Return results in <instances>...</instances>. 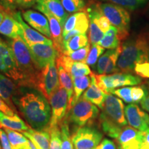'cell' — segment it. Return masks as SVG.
<instances>
[{
  "mask_svg": "<svg viewBox=\"0 0 149 149\" xmlns=\"http://www.w3.org/2000/svg\"><path fill=\"white\" fill-rule=\"evenodd\" d=\"M13 100L17 113L29 126L40 131L47 129L51 119V108L40 91L18 85Z\"/></svg>",
  "mask_w": 149,
  "mask_h": 149,
  "instance_id": "6da1fadb",
  "label": "cell"
},
{
  "mask_svg": "<svg viewBox=\"0 0 149 149\" xmlns=\"http://www.w3.org/2000/svg\"><path fill=\"white\" fill-rule=\"evenodd\" d=\"M149 61V42L144 35H138L126 41L117 61L119 71L130 73L138 63Z\"/></svg>",
  "mask_w": 149,
  "mask_h": 149,
  "instance_id": "7a4b0ae2",
  "label": "cell"
},
{
  "mask_svg": "<svg viewBox=\"0 0 149 149\" xmlns=\"http://www.w3.org/2000/svg\"><path fill=\"white\" fill-rule=\"evenodd\" d=\"M11 49L19 71L22 74L23 80L19 86L35 88L38 69L33 61L28 46L20 37L10 42Z\"/></svg>",
  "mask_w": 149,
  "mask_h": 149,
  "instance_id": "3957f363",
  "label": "cell"
},
{
  "mask_svg": "<svg viewBox=\"0 0 149 149\" xmlns=\"http://www.w3.org/2000/svg\"><path fill=\"white\" fill-rule=\"evenodd\" d=\"M100 115V110L97 106L83 98L77 102L67 111L64 120L77 127L91 125Z\"/></svg>",
  "mask_w": 149,
  "mask_h": 149,
  "instance_id": "277c9868",
  "label": "cell"
},
{
  "mask_svg": "<svg viewBox=\"0 0 149 149\" xmlns=\"http://www.w3.org/2000/svg\"><path fill=\"white\" fill-rule=\"evenodd\" d=\"M100 12L107 17L111 25L118 30L120 40L128 35L130 25V16L126 8L109 2L97 4Z\"/></svg>",
  "mask_w": 149,
  "mask_h": 149,
  "instance_id": "5b68a950",
  "label": "cell"
},
{
  "mask_svg": "<svg viewBox=\"0 0 149 149\" xmlns=\"http://www.w3.org/2000/svg\"><path fill=\"white\" fill-rule=\"evenodd\" d=\"M98 86L106 93H111L115 88L138 85L141 79L130 73L116 72L111 74H95Z\"/></svg>",
  "mask_w": 149,
  "mask_h": 149,
  "instance_id": "8992f818",
  "label": "cell"
},
{
  "mask_svg": "<svg viewBox=\"0 0 149 149\" xmlns=\"http://www.w3.org/2000/svg\"><path fill=\"white\" fill-rule=\"evenodd\" d=\"M59 86L60 83L57 65L55 61H52L39 72L35 83V88L40 91L48 100L52 93L57 90Z\"/></svg>",
  "mask_w": 149,
  "mask_h": 149,
  "instance_id": "52a82bcc",
  "label": "cell"
},
{
  "mask_svg": "<svg viewBox=\"0 0 149 149\" xmlns=\"http://www.w3.org/2000/svg\"><path fill=\"white\" fill-rule=\"evenodd\" d=\"M48 100L51 105L52 114L48 128L59 126L64 120L68 111V93L63 87L59 86L58 88L52 93Z\"/></svg>",
  "mask_w": 149,
  "mask_h": 149,
  "instance_id": "ba28073f",
  "label": "cell"
},
{
  "mask_svg": "<svg viewBox=\"0 0 149 149\" xmlns=\"http://www.w3.org/2000/svg\"><path fill=\"white\" fill-rule=\"evenodd\" d=\"M103 138V134L91 125L78 128L72 135L74 149H95Z\"/></svg>",
  "mask_w": 149,
  "mask_h": 149,
  "instance_id": "9c48e42d",
  "label": "cell"
},
{
  "mask_svg": "<svg viewBox=\"0 0 149 149\" xmlns=\"http://www.w3.org/2000/svg\"><path fill=\"white\" fill-rule=\"evenodd\" d=\"M124 103L120 98L111 93H106L105 100L100 115L121 127H125L128 122L126 119Z\"/></svg>",
  "mask_w": 149,
  "mask_h": 149,
  "instance_id": "30bf717a",
  "label": "cell"
},
{
  "mask_svg": "<svg viewBox=\"0 0 149 149\" xmlns=\"http://www.w3.org/2000/svg\"><path fill=\"white\" fill-rule=\"evenodd\" d=\"M27 46L39 70H42L52 61H55L59 55V51L54 46L46 44H35Z\"/></svg>",
  "mask_w": 149,
  "mask_h": 149,
  "instance_id": "8fae6325",
  "label": "cell"
},
{
  "mask_svg": "<svg viewBox=\"0 0 149 149\" xmlns=\"http://www.w3.org/2000/svg\"><path fill=\"white\" fill-rule=\"evenodd\" d=\"M15 19L19 23L22 28V32L20 34V37L26 44V45L35 44H46L48 45L53 46V42L49 38L41 34L36 30L30 27L27 24L24 22L20 12L10 13Z\"/></svg>",
  "mask_w": 149,
  "mask_h": 149,
  "instance_id": "7c38bea8",
  "label": "cell"
},
{
  "mask_svg": "<svg viewBox=\"0 0 149 149\" xmlns=\"http://www.w3.org/2000/svg\"><path fill=\"white\" fill-rule=\"evenodd\" d=\"M126 119L129 125L141 132L149 128V115L137 104H129L124 109Z\"/></svg>",
  "mask_w": 149,
  "mask_h": 149,
  "instance_id": "4fadbf2b",
  "label": "cell"
},
{
  "mask_svg": "<svg viewBox=\"0 0 149 149\" xmlns=\"http://www.w3.org/2000/svg\"><path fill=\"white\" fill-rule=\"evenodd\" d=\"M116 139L118 149H140L144 141V135L143 132L135 128L125 126Z\"/></svg>",
  "mask_w": 149,
  "mask_h": 149,
  "instance_id": "5bb4252c",
  "label": "cell"
},
{
  "mask_svg": "<svg viewBox=\"0 0 149 149\" xmlns=\"http://www.w3.org/2000/svg\"><path fill=\"white\" fill-rule=\"evenodd\" d=\"M35 8L41 11L47 17L50 25V30H51V38L53 39V46L57 51H59V55L62 53L63 50V32L62 27L60 23L57 18L49 12L45 7L42 5L37 4L35 6Z\"/></svg>",
  "mask_w": 149,
  "mask_h": 149,
  "instance_id": "9a60e30c",
  "label": "cell"
},
{
  "mask_svg": "<svg viewBox=\"0 0 149 149\" xmlns=\"http://www.w3.org/2000/svg\"><path fill=\"white\" fill-rule=\"evenodd\" d=\"M22 15L24 20L33 29L48 38H51L49 22L45 15L32 10L24 11Z\"/></svg>",
  "mask_w": 149,
  "mask_h": 149,
  "instance_id": "2e32d148",
  "label": "cell"
},
{
  "mask_svg": "<svg viewBox=\"0 0 149 149\" xmlns=\"http://www.w3.org/2000/svg\"><path fill=\"white\" fill-rule=\"evenodd\" d=\"M89 29V17L85 12H79L69 16L63 26V36L72 30H77L81 34H86Z\"/></svg>",
  "mask_w": 149,
  "mask_h": 149,
  "instance_id": "e0dca14e",
  "label": "cell"
},
{
  "mask_svg": "<svg viewBox=\"0 0 149 149\" xmlns=\"http://www.w3.org/2000/svg\"><path fill=\"white\" fill-rule=\"evenodd\" d=\"M17 86L13 80L0 72V97L17 114L18 113L13 100Z\"/></svg>",
  "mask_w": 149,
  "mask_h": 149,
  "instance_id": "ac0fdd59",
  "label": "cell"
},
{
  "mask_svg": "<svg viewBox=\"0 0 149 149\" xmlns=\"http://www.w3.org/2000/svg\"><path fill=\"white\" fill-rule=\"evenodd\" d=\"M91 78V82L89 87L87 88L86 91H84L83 93L81 98L84 99L87 101L91 102V103L95 104L102 109L103 105L105 100L106 93L104 92L100 87L98 86L97 84L96 81L95 74L91 73L90 74Z\"/></svg>",
  "mask_w": 149,
  "mask_h": 149,
  "instance_id": "d6986e66",
  "label": "cell"
},
{
  "mask_svg": "<svg viewBox=\"0 0 149 149\" xmlns=\"http://www.w3.org/2000/svg\"><path fill=\"white\" fill-rule=\"evenodd\" d=\"M21 32L22 28L19 23L10 13L7 12L4 19L0 25V34L13 40L19 37Z\"/></svg>",
  "mask_w": 149,
  "mask_h": 149,
  "instance_id": "ffe728a7",
  "label": "cell"
},
{
  "mask_svg": "<svg viewBox=\"0 0 149 149\" xmlns=\"http://www.w3.org/2000/svg\"><path fill=\"white\" fill-rule=\"evenodd\" d=\"M22 134L34 144L37 149H49L51 135L48 130H36L30 128Z\"/></svg>",
  "mask_w": 149,
  "mask_h": 149,
  "instance_id": "44dd1931",
  "label": "cell"
},
{
  "mask_svg": "<svg viewBox=\"0 0 149 149\" xmlns=\"http://www.w3.org/2000/svg\"><path fill=\"white\" fill-rule=\"evenodd\" d=\"M36 3L43 6L51 12L58 19L61 27L64 26L65 22L68 17V13L61 5L60 1L57 0H36Z\"/></svg>",
  "mask_w": 149,
  "mask_h": 149,
  "instance_id": "7402d4cb",
  "label": "cell"
},
{
  "mask_svg": "<svg viewBox=\"0 0 149 149\" xmlns=\"http://www.w3.org/2000/svg\"><path fill=\"white\" fill-rule=\"evenodd\" d=\"M1 127L22 133L30 129L29 126L26 124L24 120L19 117L18 114L10 116L0 111V128Z\"/></svg>",
  "mask_w": 149,
  "mask_h": 149,
  "instance_id": "603a6c76",
  "label": "cell"
},
{
  "mask_svg": "<svg viewBox=\"0 0 149 149\" xmlns=\"http://www.w3.org/2000/svg\"><path fill=\"white\" fill-rule=\"evenodd\" d=\"M56 65H57V70H58L60 86L61 87H63L66 91L67 93H68V109L70 104L72 103V98H73L74 95L73 81H72V79L70 74L63 68L61 65L58 64V63H56Z\"/></svg>",
  "mask_w": 149,
  "mask_h": 149,
  "instance_id": "cb8c5ba5",
  "label": "cell"
},
{
  "mask_svg": "<svg viewBox=\"0 0 149 149\" xmlns=\"http://www.w3.org/2000/svg\"><path fill=\"white\" fill-rule=\"evenodd\" d=\"M88 38L86 34L77 35L63 42V50L61 54H67L75 51L88 45Z\"/></svg>",
  "mask_w": 149,
  "mask_h": 149,
  "instance_id": "d4e9b609",
  "label": "cell"
},
{
  "mask_svg": "<svg viewBox=\"0 0 149 149\" xmlns=\"http://www.w3.org/2000/svg\"><path fill=\"white\" fill-rule=\"evenodd\" d=\"M73 81V89H74V95L72 98V103L70 104L69 109L68 111H69L70 108L74 105L77 100L80 98L83 93L88 88L91 82V78L88 76H81V77H77L72 79Z\"/></svg>",
  "mask_w": 149,
  "mask_h": 149,
  "instance_id": "484cf974",
  "label": "cell"
},
{
  "mask_svg": "<svg viewBox=\"0 0 149 149\" xmlns=\"http://www.w3.org/2000/svg\"><path fill=\"white\" fill-rule=\"evenodd\" d=\"M120 41L118 30L113 26H111L98 45L107 49H115L120 46Z\"/></svg>",
  "mask_w": 149,
  "mask_h": 149,
  "instance_id": "4316f807",
  "label": "cell"
},
{
  "mask_svg": "<svg viewBox=\"0 0 149 149\" xmlns=\"http://www.w3.org/2000/svg\"><path fill=\"white\" fill-rule=\"evenodd\" d=\"M105 35L97 23L89 18V40L93 44H98Z\"/></svg>",
  "mask_w": 149,
  "mask_h": 149,
  "instance_id": "83f0119b",
  "label": "cell"
},
{
  "mask_svg": "<svg viewBox=\"0 0 149 149\" xmlns=\"http://www.w3.org/2000/svg\"><path fill=\"white\" fill-rule=\"evenodd\" d=\"M61 130V149H74L72 145L71 137L70 135L69 124L66 120L63 121V122L59 125Z\"/></svg>",
  "mask_w": 149,
  "mask_h": 149,
  "instance_id": "f1b7e54d",
  "label": "cell"
},
{
  "mask_svg": "<svg viewBox=\"0 0 149 149\" xmlns=\"http://www.w3.org/2000/svg\"><path fill=\"white\" fill-rule=\"evenodd\" d=\"M102 1L115 3L128 10H134L145 4L147 0H102Z\"/></svg>",
  "mask_w": 149,
  "mask_h": 149,
  "instance_id": "f546056e",
  "label": "cell"
},
{
  "mask_svg": "<svg viewBox=\"0 0 149 149\" xmlns=\"http://www.w3.org/2000/svg\"><path fill=\"white\" fill-rule=\"evenodd\" d=\"M104 51H105V48L102 47L101 46L98 45V44H93L88 57L86 59V63L89 66L95 68L97 61L104 53Z\"/></svg>",
  "mask_w": 149,
  "mask_h": 149,
  "instance_id": "4dcf8cb0",
  "label": "cell"
},
{
  "mask_svg": "<svg viewBox=\"0 0 149 149\" xmlns=\"http://www.w3.org/2000/svg\"><path fill=\"white\" fill-rule=\"evenodd\" d=\"M61 5L68 13H77L83 10L86 3L84 0H60Z\"/></svg>",
  "mask_w": 149,
  "mask_h": 149,
  "instance_id": "1f68e13d",
  "label": "cell"
},
{
  "mask_svg": "<svg viewBox=\"0 0 149 149\" xmlns=\"http://www.w3.org/2000/svg\"><path fill=\"white\" fill-rule=\"evenodd\" d=\"M51 135L49 149H61V135L59 126L48 128L47 130Z\"/></svg>",
  "mask_w": 149,
  "mask_h": 149,
  "instance_id": "d6a6232c",
  "label": "cell"
},
{
  "mask_svg": "<svg viewBox=\"0 0 149 149\" xmlns=\"http://www.w3.org/2000/svg\"><path fill=\"white\" fill-rule=\"evenodd\" d=\"M115 49H109L103 54L100 59H98L97 64L96 66V70L99 74H104L105 72L106 68L109 64V61L111 60V58L114 53Z\"/></svg>",
  "mask_w": 149,
  "mask_h": 149,
  "instance_id": "836d02e7",
  "label": "cell"
},
{
  "mask_svg": "<svg viewBox=\"0 0 149 149\" xmlns=\"http://www.w3.org/2000/svg\"><path fill=\"white\" fill-rule=\"evenodd\" d=\"M91 47L90 44L86 46L85 47L80 48L77 51L71 52V53L64 54L68 56L70 59L74 61H81V62H86V59L88 57L89 52H90Z\"/></svg>",
  "mask_w": 149,
  "mask_h": 149,
  "instance_id": "e575fe53",
  "label": "cell"
},
{
  "mask_svg": "<svg viewBox=\"0 0 149 149\" xmlns=\"http://www.w3.org/2000/svg\"><path fill=\"white\" fill-rule=\"evenodd\" d=\"M132 87L125 86L121 88L114 89L111 92V94L115 95L118 97L119 98L122 100L126 103L131 104L133 102V98H132Z\"/></svg>",
  "mask_w": 149,
  "mask_h": 149,
  "instance_id": "d590c367",
  "label": "cell"
},
{
  "mask_svg": "<svg viewBox=\"0 0 149 149\" xmlns=\"http://www.w3.org/2000/svg\"><path fill=\"white\" fill-rule=\"evenodd\" d=\"M131 94L133 102L138 103L146 97L148 91L144 86H134L132 87Z\"/></svg>",
  "mask_w": 149,
  "mask_h": 149,
  "instance_id": "8d00e7d4",
  "label": "cell"
},
{
  "mask_svg": "<svg viewBox=\"0 0 149 149\" xmlns=\"http://www.w3.org/2000/svg\"><path fill=\"white\" fill-rule=\"evenodd\" d=\"M133 71L139 77L149 78V61H144L136 64Z\"/></svg>",
  "mask_w": 149,
  "mask_h": 149,
  "instance_id": "74e56055",
  "label": "cell"
},
{
  "mask_svg": "<svg viewBox=\"0 0 149 149\" xmlns=\"http://www.w3.org/2000/svg\"><path fill=\"white\" fill-rule=\"evenodd\" d=\"M0 3L3 6L5 10L8 13L15 12L17 6L16 0H0Z\"/></svg>",
  "mask_w": 149,
  "mask_h": 149,
  "instance_id": "f35d334b",
  "label": "cell"
},
{
  "mask_svg": "<svg viewBox=\"0 0 149 149\" xmlns=\"http://www.w3.org/2000/svg\"><path fill=\"white\" fill-rule=\"evenodd\" d=\"M0 142L3 149H12V146L9 141L8 135L5 130L0 128Z\"/></svg>",
  "mask_w": 149,
  "mask_h": 149,
  "instance_id": "ab89813d",
  "label": "cell"
},
{
  "mask_svg": "<svg viewBox=\"0 0 149 149\" xmlns=\"http://www.w3.org/2000/svg\"><path fill=\"white\" fill-rule=\"evenodd\" d=\"M95 149H117V147L113 141L105 138L102 139L100 144Z\"/></svg>",
  "mask_w": 149,
  "mask_h": 149,
  "instance_id": "60d3db41",
  "label": "cell"
},
{
  "mask_svg": "<svg viewBox=\"0 0 149 149\" xmlns=\"http://www.w3.org/2000/svg\"><path fill=\"white\" fill-rule=\"evenodd\" d=\"M0 111L2 112L6 115H10V116H13V115L17 114L1 97H0Z\"/></svg>",
  "mask_w": 149,
  "mask_h": 149,
  "instance_id": "b9f144b4",
  "label": "cell"
},
{
  "mask_svg": "<svg viewBox=\"0 0 149 149\" xmlns=\"http://www.w3.org/2000/svg\"><path fill=\"white\" fill-rule=\"evenodd\" d=\"M17 5L23 8H31L36 5V0H16Z\"/></svg>",
  "mask_w": 149,
  "mask_h": 149,
  "instance_id": "7bdbcfd3",
  "label": "cell"
},
{
  "mask_svg": "<svg viewBox=\"0 0 149 149\" xmlns=\"http://www.w3.org/2000/svg\"><path fill=\"white\" fill-rule=\"evenodd\" d=\"M10 50V45L4 42L0 44V59H2L3 57Z\"/></svg>",
  "mask_w": 149,
  "mask_h": 149,
  "instance_id": "ee69618b",
  "label": "cell"
},
{
  "mask_svg": "<svg viewBox=\"0 0 149 149\" xmlns=\"http://www.w3.org/2000/svg\"><path fill=\"white\" fill-rule=\"evenodd\" d=\"M148 89H149V81H148ZM141 107H142L143 109L149 113V94L147 95L144 100H141L140 102Z\"/></svg>",
  "mask_w": 149,
  "mask_h": 149,
  "instance_id": "f6af8a7d",
  "label": "cell"
},
{
  "mask_svg": "<svg viewBox=\"0 0 149 149\" xmlns=\"http://www.w3.org/2000/svg\"><path fill=\"white\" fill-rule=\"evenodd\" d=\"M143 135H144V141L149 145V128L146 131L143 132Z\"/></svg>",
  "mask_w": 149,
  "mask_h": 149,
  "instance_id": "bcb514c9",
  "label": "cell"
},
{
  "mask_svg": "<svg viewBox=\"0 0 149 149\" xmlns=\"http://www.w3.org/2000/svg\"><path fill=\"white\" fill-rule=\"evenodd\" d=\"M7 11L6 10H0V25L2 23L3 20L4 19V17L6 16V14Z\"/></svg>",
  "mask_w": 149,
  "mask_h": 149,
  "instance_id": "7dc6e473",
  "label": "cell"
},
{
  "mask_svg": "<svg viewBox=\"0 0 149 149\" xmlns=\"http://www.w3.org/2000/svg\"><path fill=\"white\" fill-rule=\"evenodd\" d=\"M140 149H149V145L145 141H143L142 144H141Z\"/></svg>",
  "mask_w": 149,
  "mask_h": 149,
  "instance_id": "c3c4849f",
  "label": "cell"
},
{
  "mask_svg": "<svg viewBox=\"0 0 149 149\" xmlns=\"http://www.w3.org/2000/svg\"><path fill=\"white\" fill-rule=\"evenodd\" d=\"M0 10H5V8H3V6L1 4V3H0Z\"/></svg>",
  "mask_w": 149,
  "mask_h": 149,
  "instance_id": "681fc988",
  "label": "cell"
},
{
  "mask_svg": "<svg viewBox=\"0 0 149 149\" xmlns=\"http://www.w3.org/2000/svg\"><path fill=\"white\" fill-rule=\"evenodd\" d=\"M3 42V41L2 40H1V38H0V44H1V43H2Z\"/></svg>",
  "mask_w": 149,
  "mask_h": 149,
  "instance_id": "f907efd6",
  "label": "cell"
},
{
  "mask_svg": "<svg viewBox=\"0 0 149 149\" xmlns=\"http://www.w3.org/2000/svg\"><path fill=\"white\" fill-rule=\"evenodd\" d=\"M0 149H3L2 147H1V142H0Z\"/></svg>",
  "mask_w": 149,
  "mask_h": 149,
  "instance_id": "816d5d0a",
  "label": "cell"
},
{
  "mask_svg": "<svg viewBox=\"0 0 149 149\" xmlns=\"http://www.w3.org/2000/svg\"><path fill=\"white\" fill-rule=\"evenodd\" d=\"M57 1H60V0H57Z\"/></svg>",
  "mask_w": 149,
  "mask_h": 149,
  "instance_id": "f5cc1de1",
  "label": "cell"
},
{
  "mask_svg": "<svg viewBox=\"0 0 149 149\" xmlns=\"http://www.w3.org/2000/svg\"></svg>",
  "mask_w": 149,
  "mask_h": 149,
  "instance_id": "db71d44e",
  "label": "cell"
}]
</instances>
